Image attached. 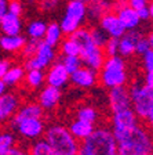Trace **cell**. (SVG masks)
Returning a JSON list of instances; mask_svg holds the SVG:
<instances>
[{
    "instance_id": "cell-1",
    "label": "cell",
    "mask_w": 153,
    "mask_h": 155,
    "mask_svg": "<svg viewBox=\"0 0 153 155\" xmlns=\"http://www.w3.org/2000/svg\"><path fill=\"white\" fill-rule=\"evenodd\" d=\"M119 155H144L153 151V136L146 123L139 122L117 139Z\"/></svg>"
},
{
    "instance_id": "cell-2",
    "label": "cell",
    "mask_w": 153,
    "mask_h": 155,
    "mask_svg": "<svg viewBox=\"0 0 153 155\" xmlns=\"http://www.w3.org/2000/svg\"><path fill=\"white\" fill-rule=\"evenodd\" d=\"M80 152L84 155H119L117 141L110 127L95 126L94 132L80 143Z\"/></svg>"
},
{
    "instance_id": "cell-3",
    "label": "cell",
    "mask_w": 153,
    "mask_h": 155,
    "mask_svg": "<svg viewBox=\"0 0 153 155\" xmlns=\"http://www.w3.org/2000/svg\"><path fill=\"white\" fill-rule=\"evenodd\" d=\"M98 82L108 90L117 86H127L130 82V74L126 58L120 55L106 57L98 71Z\"/></svg>"
},
{
    "instance_id": "cell-4",
    "label": "cell",
    "mask_w": 153,
    "mask_h": 155,
    "mask_svg": "<svg viewBox=\"0 0 153 155\" xmlns=\"http://www.w3.org/2000/svg\"><path fill=\"white\" fill-rule=\"evenodd\" d=\"M43 139L47 141L55 155H77L80 151V141L75 139L68 126L51 125L46 127Z\"/></svg>"
},
{
    "instance_id": "cell-5",
    "label": "cell",
    "mask_w": 153,
    "mask_h": 155,
    "mask_svg": "<svg viewBox=\"0 0 153 155\" xmlns=\"http://www.w3.org/2000/svg\"><path fill=\"white\" fill-rule=\"evenodd\" d=\"M70 36H73L75 40L79 43V47H80L79 57L81 60V62H83V65L98 72L101 69L104 61H105L106 55L104 48L94 45V42L91 40L90 29L81 26V28H79L76 32H73Z\"/></svg>"
},
{
    "instance_id": "cell-6",
    "label": "cell",
    "mask_w": 153,
    "mask_h": 155,
    "mask_svg": "<svg viewBox=\"0 0 153 155\" xmlns=\"http://www.w3.org/2000/svg\"><path fill=\"white\" fill-rule=\"evenodd\" d=\"M87 19V4L77 0H69L64 8L59 24L64 35L70 36L79 28L83 26Z\"/></svg>"
},
{
    "instance_id": "cell-7",
    "label": "cell",
    "mask_w": 153,
    "mask_h": 155,
    "mask_svg": "<svg viewBox=\"0 0 153 155\" xmlns=\"http://www.w3.org/2000/svg\"><path fill=\"white\" fill-rule=\"evenodd\" d=\"M131 100V110L139 118V120H145L153 103V90L145 86L142 79L131 82L128 86Z\"/></svg>"
},
{
    "instance_id": "cell-8",
    "label": "cell",
    "mask_w": 153,
    "mask_h": 155,
    "mask_svg": "<svg viewBox=\"0 0 153 155\" xmlns=\"http://www.w3.org/2000/svg\"><path fill=\"white\" fill-rule=\"evenodd\" d=\"M11 127L22 140L30 143L43 139V134L46 132V123L43 118H28V119L18 120L11 125Z\"/></svg>"
},
{
    "instance_id": "cell-9",
    "label": "cell",
    "mask_w": 153,
    "mask_h": 155,
    "mask_svg": "<svg viewBox=\"0 0 153 155\" xmlns=\"http://www.w3.org/2000/svg\"><path fill=\"white\" fill-rule=\"evenodd\" d=\"M139 122H141L139 118L135 115L134 111L131 110V108H124V110L110 112L109 127H110L112 133L115 134V137L117 139L119 136H121L123 133L132 129Z\"/></svg>"
},
{
    "instance_id": "cell-10",
    "label": "cell",
    "mask_w": 153,
    "mask_h": 155,
    "mask_svg": "<svg viewBox=\"0 0 153 155\" xmlns=\"http://www.w3.org/2000/svg\"><path fill=\"white\" fill-rule=\"evenodd\" d=\"M54 61H57V50L53 46H48L43 40L39 42L37 50H36L35 55L24 62V68L25 69H43L48 68Z\"/></svg>"
},
{
    "instance_id": "cell-11",
    "label": "cell",
    "mask_w": 153,
    "mask_h": 155,
    "mask_svg": "<svg viewBox=\"0 0 153 155\" xmlns=\"http://www.w3.org/2000/svg\"><path fill=\"white\" fill-rule=\"evenodd\" d=\"M113 10L116 11V15H117L119 21L121 22L123 28L127 31H135V29H139L141 25V18L138 17V13L135 11L132 7H130L127 4L126 0H115V7Z\"/></svg>"
},
{
    "instance_id": "cell-12",
    "label": "cell",
    "mask_w": 153,
    "mask_h": 155,
    "mask_svg": "<svg viewBox=\"0 0 153 155\" xmlns=\"http://www.w3.org/2000/svg\"><path fill=\"white\" fill-rule=\"evenodd\" d=\"M22 104V97L17 91H6L0 97V125L8 122Z\"/></svg>"
},
{
    "instance_id": "cell-13",
    "label": "cell",
    "mask_w": 153,
    "mask_h": 155,
    "mask_svg": "<svg viewBox=\"0 0 153 155\" xmlns=\"http://www.w3.org/2000/svg\"><path fill=\"white\" fill-rule=\"evenodd\" d=\"M69 78L70 75L64 67V64L61 61H54L46 71V84L62 90L69 83Z\"/></svg>"
},
{
    "instance_id": "cell-14",
    "label": "cell",
    "mask_w": 153,
    "mask_h": 155,
    "mask_svg": "<svg viewBox=\"0 0 153 155\" xmlns=\"http://www.w3.org/2000/svg\"><path fill=\"white\" fill-rule=\"evenodd\" d=\"M69 82L77 89L88 90V89H93L94 86H97L98 83V72L83 65L73 74H70Z\"/></svg>"
},
{
    "instance_id": "cell-15",
    "label": "cell",
    "mask_w": 153,
    "mask_h": 155,
    "mask_svg": "<svg viewBox=\"0 0 153 155\" xmlns=\"http://www.w3.org/2000/svg\"><path fill=\"white\" fill-rule=\"evenodd\" d=\"M108 107L110 112L120 111L124 108H131L130 91L127 86H117L109 89L108 91Z\"/></svg>"
},
{
    "instance_id": "cell-16",
    "label": "cell",
    "mask_w": 153,
    "mask_h": 155,
    "mask_svg": "<svg viewBox=\"0 0 153 155\" xmlns=\"http://www.w3.org/2000/svg\"><path fill=\"white\" fill-rule=\"evenodd\" d=\"M62 98V90L53 86H43L37 94V104L43 108V111H53L58 107Z\"/></svg>"
},
{
    "instance_id": "cell-17",
    "label": "cell",
    "mask_w": 153,
    "mask_h": 155,
    "mask_svg": "<svg viewBox=\"0 0 153 155\" xmlns=\"http://www.w3.org/2000/svg\"><path fill=\"white\" fill-rule=\"evenodd\" d=\"M98 26L109 36V38H121L126 33V29L123 28L121 22L119 21L117 15L115 13H108L104 17H101V19L98 21Z\"/></svg>"
},
{
    "instance_id": "cell-18",
    "label": "cell",
    "mask_w": 153,
    "mask_h": 155,
    "mask_svg": "<svg viewBox=\"0 0 153 155\" xmlns=\"http://www.w3.org/2000/svg\"><path fill=\"white\" fill-rule=\"evenodd\" d=\"M142 36L139 29L135 31H127L124 35L119 38V55L123 58H130L135 54V46L138 39Z\"/></svg>"
},
{
    "instance_id": "cell-19",
    "label": "cell",
    "mask_w": 153,
    "mask_h": 155,
    "mask_svg": "<svg viewBox=\"0 0 153 155\" xmlns=\"http://www.w3.org/2000/svg\"><path fill=\"white\" fill-rule=\"evenodd\" d=\"M115 7V0H90L87 3V19L98 22L101 17L112 13Z\"/></svg>"
},
{
    "instance_id": "cell-20",
    "label": "cell",
    "mask_w": 153,
    "mask_h": 155,
    "mask_svg": "<svg viewBox=\"0 0 153 155\" xmlns=\"http://www.w3.org/2000/svg\"><path fill=\"white\" fill-rule=\"evenodd\" d=\"M28 118H44V111L37 104V101H29V103L21 104L15 115L10 119V125H14L18 120L28 119Z\"/></svg>"
},
{
    "instance_id": "cell-21",
    "label": "cell",
    "mask_w": 153,
    "mask_h": 155,
    "mask_svg": "<svg viewBox=\"0 0 153 155\" xmlns=\"http://www.w3.org/2000/svg\"><path fill=\"white\" fill-rule=\"evenodd\" d=\"M26 40L24 35H0V50L7 54L21 53Z\"/></svg>"
},
{
    "instance_id": "cell-22",
    "label": "cell",
    "mask_w": 153,
    "mask_h": 155,
    "mask_svg": "<svg viewBox=\"0 0 153 155\" xmlns=\"http://www.w3.org/2000/svg\"><path fill=\"white\" fill-rule=\"evenodd\" d=\"M24 28L21 17L14 15L11 13H6L0 19V32L2 35H21Z\"/></svg>"
},
{
    "instance_id": "cell-23",
    "label": "cell",
    "mask_w": 153,
    "mask_h": 155,
    "mask_svg": "<svg viewBox=\"0 0 153 155\" xmlns=\"http://www.w3.org/2000/svg\"><path fill=\"white\" fill-rule=\"evenodd\" d=\"M68 129H69V132L73 134L75 139H77L80 143H81L83 140H86L87 137L94 132L95 125L83 122V120H79V119H76V118H73V119L69 122V125H68Z\"/></svg>"
},
{
    "instance_id": "cell-24",
    "label": "cell",
    "mask_w": 153,
    "mask_h": 155,
    "mask_svg": "<svg viewBox=\"0 0 153 155\" xmlns=\"http://www.w3.org/2000/svg\"><path fill=\"white\" fill-rule=\"evenodd\" d=\"M26 69L21 64H11L7 69V72L3 76V82L7 84V87H15L24 82Z\"/></svg>"
},
{
    "instance_id": "cell-25",
    "label": "cell",
    "mask_w": 153,
    "mask_h": 155,
    "mask_svg": "<svg viewBox=\"0 0 153 155\" xmlns=\"http://www.w3.org/2000/svg\"><path fill=\"white\" fill-rule=\"evenodd\" d=\"M75 118L79 120H83V122L87 123H93V125H97L99 120V112L94 105L91 104H81L73 112Z\"/></svg>"
},
{
    "instance_id": "cell-26",
    "label": "cell",
    "mask_w": 153,
    "mask_h": 155,
    "mask_svg": "<svg viewBox=\"0 0 153 155\" xmlns=\"http://www.w3.org/2000/svg\"><path fill=\"white\" fill-rule=\"evenodd\" d=\"M24 82L30 90H39L46 83V72L43 69H26Z\"/></svg>"
},
{
    "instance_id": "cell-27",
    "label": "cell",
    "mask_w": 153,
    "mask_h": 155,
    "mask_svg": "<svg viewBox=\"0 0 153 155\" xmlns=\"http://www.w3.org/2000/svg\"><path fill=\"white\" fill-rule=\"evenodd\" d=\"M62 39H64V32H62L59 24L58 22L47 24V28H46V33H44V38H43V42L47 43L48 46L57 47V46H59V43H61Z\"/></svg>"
},
{
    "instance_id": "cell-28",
    "label": "cell",
    "mask_w": 153,
    "mask_h": 155,
    "mask_svg": "<svg viewBox=\"0 0 153 155\" xmlns=\"http://www.w3.org/2000/svg\"><path fill=\"white\" fill-rule=\"evenodd\" d=\"M46 28H47V22L44 19H32L30 22L26 25V36L30 40H43L46 33Z\"/></svg>"
},
{
    "instance_id": "cell-29",
    "label": "cell",
    "mask_w": 153,
    "mask_h": 155,
    "mask_svg": "<svg viewBox=\"0 0 153 155\" xmlns=\"http://www.w3.org/2000/svg\"><path fill=\"white\" fill-rule=\"evenodd\" d=\"M18 144L17 143V134L13 130L2 129L0 130V154H4L8 150Z\"/></svg>"
},
{
    "instance_id": "cell-30",
    "label": "cell",
    "mask_w": 153,
    "mask_h": 155,
    "mask_svg": "<svg viewBox=\"0 0 153 155\" xmlns=\"http://www.w3.org/2000/svg\"><path fill=\"white\" fill-rule=\"evenodd\" d=\"M59 51L62 54V57H65V55H79L80 53L79 43L75 40L73 36H66V38L61 40Z\"/></svg>"
},
{
    "instance_id": "cell-31",
    "label": "cell",
    "mask_w": 153,
    "mask_h": 155,
    "mask_svg": "<svg viewBox=\"0 0 153 155\" xmlns=\"http://www.w3.org/2000/svg\"><path fill=\"white\" fill-rule=\"evenodd\" d=\"M28 151L29 155H55L44 139H39L36 141H32Z\"/></svg>"
},
{
    "instance_id": "cell-32",
    "label": "cell",
    "mask_w": 153,
    "mask_h": 155,
    "mask_svg": "<svg viewBox=\"0 0 153 155\" xmlns=\"http://www.w3.org/2000/svg\"><path fill=\"white\" fill-rule=\"evenodd\" d=\"M90 36H91V40L94 42V45H97L101 48H104V46L106 45V42H108V39H109V36L99 26L90 28Z\"/></svg>"
},
{
    "instance_id": "cell-33",
    "label": "cell",
    "mask_w": 153,
    "mask_h": 155,
    "mask_svg": "<svg viewBox=\"0 0 153 155\" xmlns=\"http://www.w3.org/2000/svg\"><path fill=\"white\" fill-rule=\"evenodd\" d=\"M61 62L66 68V71L69 72V75L73 74L75 71H77L80 67H83V62H81L79 55H65V57H62Z\"/></svg>"
},
{
    "instance_id": "cell-34",
    "label": "cell",
    "mask_w": 153,
    "mask_h": 155,
    "mask_svg": "<svg viewBox=\"0 0 153 155\" xmlns=\"http://www.w3.org/2000/svg\"><path fill=\"white\" fill-rule=\"evenodd\" d=\"M37 4L43 13H54L61 6V0H39Z\"/></svg>"
},
{
    "instance_id": "cell-35",
    "label": "cell",
    "mask_w": 153,
    "mask_h": 155,
    "mask_svg": "<svg viewBox=\"0 0 153 155\" xmlns=\"http://www.w3.org/2000/svg\"><path fill=\"white\" fill-rule=\"evenodd\" d=\"M37 46H39L37 40H30V39H28L26 43H25V46H24V48L21 50V55H22L25 60L33 57L35 53H36V50H37Z\"/></svg>"
},
{
    "instance_id": "cell-36",
    "label": "cell",
    "mask_w": 153,
    "mask_h": 155,
    "mask_svg": "<svg viewBox=\"0 0 153 155\" xmlns=\"http://www.w3.org/2000/svg\"><path fill=\"white\" fill-rule=\"evenodd\" d=\"M104 51H105L106 57L110 55H119V39L116 38H109L106 45L104 46Z\"/></svg>"
},
{
    "instance_id": "cell-37",
    "label": "cell",
    "mask_w": 153,
    "mask_h": 155,
    "mask_svg": "<svg viewBox=\"0 0 153 155\" xmlns=\"http://www.w3.org/2000/svg\"><path fill=\"white\" fill-rule=\"evenodd\" d=\"M141 67L145 72L153 71V48H149L145 54L141 55Z\"/></svg>"
},
{
    "instance_id": "cell-38",
    "label": "cell",
    "mask_w": 153,
    "mask_h": 155,
    "mask_svg": "<svg viewBox=\"0 0 153 155\" xmlns=\"http://www.w3.org/2000/svg\"><path fill=\"white\" fill-rule=\"evenodd\" d=\"M7 13H11L14 15L21 17L24 13V6L19 0H8V6H7Z\"/></svg>"
},
{
    "instance_id": "cell-39",
    "label": "cell",
    "mask_w": 153,
    "mask_h": 155,
    "mask_svg": "<svg viewBox=\"0 0 153 155\" xmlns=\"http://www.w3.org/2000/svg\"><path fill=\"white\" fill-rule=\"evenodd\" d=\"M149 48H150L149 40H148V38L145 35H142L139 39H138L137 46H135V54H137V55H142V54H145Z\"/></svg>"
},
{
    "instance_id": "cell-40",
    "label": "cell",
    "mask_w": 153,
    "mask_h": 155,
    "mask_svg": "<svg viewBox=\"0 0 153 155\" xmlns=\"http://www.w3.org/2000/svg\"><path fill=\"white\" fill-rule=\"evenodd\" d=\"M126 2H127V4L130 7H132L135 11H138V10L145 8V7L149 6V3L152 0H126Z\"/></svg>"
},
{
    "instance_id": "cell-41",
    "label": "cell",
    "mask_w": 153,
    "mask_h": 155,
    "mask_svg": "<svg viewBox=\"0 0 153 155\" xmlns=\"http://www.w3.org/2000/svg\"><path fill=\"white\" fill-rule=\"evenodd\" d=\"M0 155H29V151H28V148H26V147H22V145L17 144L15 147H13L11 150H8L7 152L0 154Z\"/></svg>"
},
{
    "instance_id": "cell-42",
    "label": "cell",
    "mask_w": 153,
    "mask_h": 155,
    "mask_svg": "<svg viewBox=\"0 0 153 155\" xmlns=\"http://www.w3.org/2000/svg\"><path fill=\"white\" fill-rule=\"evenodd\" d=\"M142 82H144L145 86H148L150 90H153V71L145 72L144 78H142Z\"/></svg>"
},
{
    "instance_id": "cell-43",
    "label": "cell",
    "mask_w": 153,
    "mask_h": 155,
    "mask_svg": "<svg viewBox=\"0 0 153 155\" xmlns=\"http://www.w3.org/2000/svg\"><path fill=\"white\" fill-rule=\"evenodd\" d=\"M10 65H11V62H10L7 58H2V57H0V79H3L4 74L7 72V69H8Z\"/></svg>"
},
{
    "instance_id": "cell-44",
    "label": "cell",
    "mask_w": 153,
    "mask_h": 155,
    "mask_svg": "<svg viewBox=\"0 0 153 155\" xmlns=\"http://www.w3.org/2000/svg\"><path fill=\"white\" fill-rule=\"evenodd\" d=\"M144 122L146 123L148 126H149L150 129H152V127H153V103H152V107H150L149 112H148V115H146V119H145Z\"/></svg>"
},
{
    "instance_id": "cell-45",
    "label": "cell",
    "mask_w": 153,
    "mask_h": 155,
    "mask_svg": "<svg viewBox=\"0 0 153 155\" xmlns=\"http://www.w3.org/2000/svg\"><path fill=\"white\" fill-rule=\"evenodd\" d=\"M7 6H8V0H0V19L7 13Z\"/></svg>"
},
{
    "instance_id": "cell-46",
    "label": "cell",
    "mask_w": 153,
    "mask_h": 155,
    "mask_svg": "<svg viewBox=\"0 0 153 155\" xmlns=\"http://www.w3.org/2000/svg\"><path fill=\"white\" fill-rule=\"evenodd\" d=\"M8 90V87H7V84L3 82V79H0V97L3 96V94H6V91Z\"/></svg>"
},
{
    "instance_id": "cell-47",
    "label": "cell",
    "mask_w": 153,
    "mask_h": 155,
    "mask_svg": "<svg viewBox=\"0 0 153 155\" xmlns=\"http://www.w3.org/2000/svg\"><path fill=\"white\" fill-rule=\"evenodd\" d=\"M146 38H148V40H149V46H150V48H153V28L150 29L149 35H148Z\"/></svg>"
},
{
    "instance_id": "cell-48",
    "label": "cell",
    "mask_w": 153,
    "mask_h": 155,
    "mask_svg": "<svg viewBox=\"0 0 153 155\" xmlns=\"http://www.w3.org/2000/svg\"><path fill=\"white\" fill-rule=\"evenodd\" d=\"M148 8H149V19L153 21V0L149 3V7H148Z\"/></svg>"
},
{
    "instance_id": "cell-49",
    "label": "cell",
    "mask_w": 153,
    "mask_h": 155,
    "mask_svg": "<svg viewBox=\"0 0 153 155\" xmlns=\"http://www.w3.org/2000/svg\"><path fill=\"white\" fill-rule=\"evenodd\" d=\"M77 2H83V3H86V4H87V3L90 2V0H77Z\"/></svg>"
},
{
    "instance_id": "cell-50",
    "label": "cell",
    "mask_w": 153,
    "mask_h": 155,
    "mask_svg": "<svg viewBox=\"0 0 153 155\" xmlns=\"http://www.w3.org/2000/svg\"><path fill=\"white\" fill-rule=\"evenodd\" d=\"M144 155H153V151L152 152H148V154H144Z\"/></svg>"
},
{
    "instance_id": "cell-51",
    "label": "cell",
    "mask_w": 153,
    "mask_h": 155,
    "mask_svg": "<svg viewBox=\"0 0 153 155\" xmlns=\"http://www.w3.org/2000/svg\"><path fill=\"white\" fill-rule=\"evenodd\" d=\"M77 155H84V154H83V152H80V151H79V154H77Z\"/></svg>"
},
{
    "instance_id": "cell-52",
    "label": "cell",
    "mask_w": 153,
    "mask_h": 155,
    "mask_svg": "<svg viewBox=\"0 0 153 155\" xmlns=\"http://www.w3.org/2000/svg\"><path fill=\"white\" fill-rule=\"evenodd\" d=\"M150 132H152V136H153V127H152V129H150Z\"/></svg>"
}]
</instances>
